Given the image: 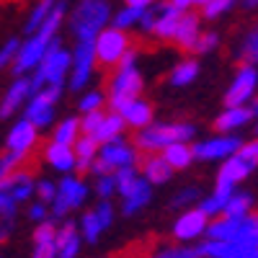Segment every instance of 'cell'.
<instances>
[{"instance_id": "cell-1", "label": "cell", "mask_w": 258, "mask_h": 258, "mask_svg": "<svg viewBox=\"0 0 258 258\" xmlns=\"http://www.w3.org/2000/svg\"><path fill=\"white\" fill-rule=\"evenodd\" d=\"M70 62H73V52L64 49L59 44V39H52V44L47 47L44 57L36 68L29 73V88H31V96L44 88V85H62L70 75Z\"/></svg>"}, {"instance_id": "cell-2", "label": "cell", "mask_w": 258, "mask_h": 258, "mask_svg": "<svg viewBox=\"0 0 258 258\" xmlns=\"http://www.w3.org/2000/svg\"><path fill=\"white\" fill-rule=\"evenodd\" d=\"M197 137V126L191 121H168V124H150L137 129L135 147L142 153H160L170 142H191Z\"/></svg>"}, {"instance_id": "cell-3", "label": "cell", "mask_w": 258, "mask_h": 258, "mask_svg": "<svg viewBox=\"0 0 258 258\" xmlns=\"http://www.w3.org/2000/svg\"><path fill=\"white\" fill-rule=\"evenodd\" d=\"M111 24V6L109 0H80L73 11L70 29L75 41H93L103 26Z\"/></svg>"}, {"instance_id": "cell-4", "label": "cell", "mask_w": 258, "mask_h": 258, "mask_svg": "<svg viewBox=\"0 0 258 258\" xmlns=\"http://www.w3.org/2000/svg\"><path fill=\"white\" fill-rule=\"evenodd\" d=\"M145 91V75L135 62L129 64H116V73L109 83V96L106 103L111 106L114 111H119L124 103H129L132 98H140Z\"/></svg>"}, {"instance_id": "cell-5", "label": "cell", "mask_w": 258, "mask_h": 258, "mask_svg": "<svg viewBox=\"0 0 258 258\" xmlns=\"http://www.w3.org/2000/svg\"><path fill=\"white\" fill-rule=\"evenodd\" d=\"M88 194H91V188L80 176L64 173V178L57 183V194L49 204L52 220H64L73 209H80L85 204V199H88Z\"/></svg>"}, {"instance_id": "cell-6", "label": "cell", "mask_w": 258, "mask_h": 258, "mask_svg": "<svg viewBox=\"0 0 258 258\" xmlns=\"http://www.w3.org/2000/svg\"><path fill=\"white\" fill-rule=\"evenodd\" d=\"M129 49H132V39L126 36L124 29H116V26H103L98 36L93 39L96 64H103V68H116L119 59Z\"/></svg>"}, {"instance_id": "cell-7", "label": "cell", "mask_w": 258, "mask_h": 258, "mask_svg": "<svg viewBox=\"0 0 258 258\" xmlns=\"http://www.w3.org/2000/svg\"><path fill=\"white\" fill-rule=\"evenodd\" d=\"M59 98H62V85H44V88H39L24 106V119H29L36 129L52 126L54 106Z\"/></svg>"}, {"instance_id": "cell-8", "label": "cell", "mask_w": 258, "mask_h": 258, "mask_svg": "<svg viewBox=\"0 0 258 258\" xmlns=\"http://www.w3.org/2000/svg\"><path fill=\"white\" fill-rule=\"evenodd\" d=\"M258 93V64L253 62H240V68L235 70L232 83L225 91V106H248Z\"/></svg>"}, {"instance_id": "cell-9", "label": "cell", "mask_w": 258, "mask_h": 258, "mask_svg": "<svg viewBox=\"0 0 258 258\" xmlns=\"http://www.w3.org/2000/svg\"><path fill=\"white\" fill-rule=\"evenodd\" d=\"M243 145V137L238 135H214L199 142H191L194 150V160H204V163H214V160H225L230 155H235Z\"/></svg>"}, {"instance_id": "cell-10", "label": "cell", "mask_w": 258, "mask_h": 258, "mask_svg": "<svg viewBox=\"0 0 258 258\" xmlns=\"http://www.w3.org/2000/svg\"><path fill=\"white\" fill-rule=\"evenodd\" d=\"M96 70V54H93V41H78L73 49V62H70V75L68 85L70 91H80L91 83Z\"/></svg>"}, {"instance_id": "cell-11", "label": "cell", "mask_w": 258, "mask_h": 258, "mask_svg": "<svg viewBox=\"0 0 258 258\" xmlns=\"http://www.w3.org/2000/svg\"><path fill=\"white\" fill-rule=\"evenodd\" d=\"M52 44V41L47 39H41L39 34H29L26 41H21V47H18V54L11 64V73L18 78V75H29L36 64L41 62V57H44L47 47Z\"/></svg>"}, {"instance_id": "cell-12", "label": "cell", "mask_w": 258, "mask_h": 258, "mask_svg": "<svg viewBox=\"0 0 258 258\" xmlns=\"http://www.w3.org/2000/svg\"><path fill=\"white\" fill-rule=\"evenodd\" d=\"M209 217L199 209V207H188L178 214V220L173 222V238L178 243H194V240H202L204 232H207Z\"/></svg>"}, {"instance_id": "cell-13", "label": "cell", "mask_w": 258, "mask_h": 258, "mask_svg": "<svg viewBox=\"0 0 258 258\" xmlns=\"http://www.w3.org/2000/svg\"><path fill=\"white\" fill-rule=\"evenodd\" d=\"M202 258H255L258 245L243 243V240H209L204 238L199 243Z\"/></svg>"}, {"instance_id": "cell-14", "label": "cell", "mask_w": 258, "mask_h": 258, "mask_svg": "<svg viewBox=\"0 0 258 258\" xmlns=\"http://www.w3.org/2000/svg\"><path fill=\"white\" fill-rule=\"evenodd\" d=\"M36 140H39V129H36L29 119H21V121H16V124L11 126V132H8V137H6V150L24 160L31 150H34Z\"/></svg>"}, {"instance_id": "cell-15", "label": "cell", "mask_w": 258, "mask_h": 258, "mask_svg": "<svg viewBox=\"0 0 258 258\" xmlns=\"http://www.w3.org/2000/svg\"><path fill=\"white\" fill-rule=\"evenodd\" d=\"M119 197H121V214L124 217H132V214L142 212L150 204V199H153V183H147L142 176H137L132 183L119 191Z\"/></svg>"}, {"instance_id": "cell-16", "label": "cell", "mask_w": 258, "mask_h": 258, "mask_svg": "<svg viewBox=\"0 0 258 258\" xmlns=\"http://www.w3.org/2000/svg\"><path fill=\"white\" fill-rule=\"evenodd\" d=\"M137 153H140V150L135 145H129L124 140V135H119V137H114L109 142H103L98 147V158L106 160L114 170L116 168H124V165H137Z\"/></svg>"}, {"instance_id": "cell-17", "label": "cell", "mask_w": 258, "mask_h": 258, "mask_svg": "<svg viewBox=\"0 0 258 258\" xmlns=\"http://www.w3.org/2000/svg\"><path fill=\"white\" fill-rule=\"evenodd\" d=\"M199 34H202V16L194 13V11H183L178 24H176L173 36H170V44H176L183 52H191V47H194V41H197Z\"/></svg>"}, {"instance_id": "cell-18", "label": "cell", "mask_w": 258, "mask_h": 258, "mask_svg": "<svg viewBox=\"0 0 258 258\" xmlns=\"http://www.w3.org/2000/svg\"><path fill=\"white\" fill-rule=\"evenodd\" d=\"M31 98V88H29V75H18L11 88L6 91L3 101H0V119H11L21 106H26V101Z\"/></svg>"}, {"instance_id": "cell-19", "label": "cell", "mask_w": 258, "mask_h": 258, "mask_svg": "<svg viewBox=\"0 0 258 258\" xmlns=\"http://www.w3.org/2000/svg\"><path fill=\"white\" fill-rule=\"evenodd\" d=\"M255 170V163H250V160H245L243 155H230V158H225L222 160V165H220V170H217V183H230V186H238V183H243L250 173Z\"/></svg>"}, {"instance_id": "cell-20", "label": "cell", "mask_w": 258, "mask_h": 258, "mask_svg": "<svg viewBox=\"0 0 258 258\" xmlns=\"http://www.w3.org/2000/svg\"><path fill=\"white\" fill-rule=\"evenodd\" d=\"M121 119L126 126H132V129H142V126H150L155 121V109H153V103L145 101L142 96L140 98H132L129 103H124L121 109H119Z\"/></svg>"}, {"instance_id": "cell-21", "label": "cell", "mask_w": 258, "mask_h": 258, "mask_svg": "<svg viewBox=\"0 0 258 258\" xmlns=\"http://www.w3.org/2000/svg\"><path fill=\"white\" fill-rule=\"evenodd\" d=\"M250 121H253V116H250L248 106H225L217 114V119H214V132L217 135H232Z\"/></svg>"}, {"instance_id": "cell-22", "label": "cell", "mask_w": 258, "mask_h": 258, "mask_svg": "<svg viewBox=\"0 0 258 258\" xmlns=\"http://www.w3.org/2000/svg\"><path fill=\"white\" fill-rule=\"evenodd\" d=\"M80 243H83V238H80L78 222H62L57 227V238H54L57 258H78Z\"/></svg>"}, {"instance_id": "cell-23", "label": "cell", "mask_w": 258, "mask_h": 258, "mask_svg": "<svg viewBox=\"0 0 258 258\" xmlns=\"http://www.w3.org/2000/svg\"><path fill=\"white\" fill-rule=\"evenodd\" d=\"M44 160L59 170V173H73L75 170V150L73 145H62V142H49L44 150Z\"/></svg>"}, {"instance_id": "cell-24", "label": "cell", "mask_w": 258, "mask_h": 258, "mask_svg": "<svg viewBox=\"0 0 258 258\" xmlns=\"http://www.w3.org/2000/svg\"><path fill=\"white\" fill-rule=\"evenodd\" d=\"M147 183L153 186H163L170 181V176H173V170H170V165L163 160L160 153H150L145 160H142V173H140Z\"/></svg>"}, {"instance_id": "cell-25", "label": "cell", "mask_w": 258, "mask_h": 258, "mask_svg": "<svg viewBox=\"0 0 258 258\" xmlns=\"http://www.w3.org/2000/svg\"><path fill=\"white\" fill-rule=\"evenodd\" d=\"M235 188H238V186H230V183H214V191L209 194V197L199 199L197 207L207 214L209 220H212V217H217V214H222V209H225V204H227V199H230V194H232Z\"/></svg>"}, {"instance_id": "cell-26", "label": "cell", "mask_w": 258, "mask_h": 258, "mask_svg": "<svg viewBox=\"0 0 258 258\" xmlns=\"http://www.w3.org/2000/svg\"><path fill=\"white\" fill-rule=\"evenodd\" d=\"M163 160L170 165V170H186L191 163H194V150H191V142H170L160 150Z\"/></svg>"}, {"instance_id": "cell-27", "label": "cell", "mask_w": 258, "mask_h": 258, "mask_svg": "<svg viewBox=\"0 0 258 258\" xmlns=\"http://www.w3.org/2000/svg\"><path fill=\"white\" fill-rule=\"evenodd\" d=\"M98 142L91 137V135H80L75 142H73V150H75V170L78 173H88L91 163L96 160L98 155Z\"/></svg>"}, {"instance_id": "cell-28", "label": "cell", "mask_w": 258, "mask_h": 258, "mask_svg": "<svg viewBox=\"0 0 258 258\" xmlns=\"http://www.w3.org/2000/svg\"><path fill=\"white\" fill-rule=\"evenodd\" d=\"M199 62L194 57H183L181 62L173 64V70L168 73V83L173 85V88H183V85H191L194 80L199 78Z\"/></svg>"}, {"instance_id": "cell-29", "label": "cell", "mask_w": 258, "mask_h": 258, "mask_svg": "<svg viewBox=\"0 0 258 258\" xmlns=\"http://www.w3.org/2000/svg\"><path fill=\"white\" fill-rule=\"evenodd\" d=\"M124 129H126V124H124L121 114L111 109V111H106V114H103V119H101L98 129L93 132V140H96L98 145H103V142H109V140H114V137L124 135Z\"/></svg>"}, {"instance_id": "cell-30", "label": "cell", "mask_w": 258, "mask_h": 258, "mask_svg": "<svg viewBox=\"0 0 258 258\" xmlns=\"http://www.w3.org/2000/svg\"><path fill=\"white\" fill-rule=\"evenodd\" d=\"M255 209V194L253 191H240V188H235L230 194V199L222 209V214H230V217H245L248 212Z\"/></svg>"}, {"instance_id": "cell-31", "label": "cell", "mask_w": 258, "mask_h": 258, "mask_svg": "<svg viewBox=\"0 0 258 258\" xmlns=\"http://www.w3.org/2000/svg\"><path fill=\"white\" fill-rule=\"evenodd\" d=\"M80 137V116H64L52 132V142H62V145H73Z\"/></svg>"}, {"instance_id": "cell-32", "label": "cell", "mask_w": 258, "mask_h": 258, "mask_svg": "<svg viewBox=\"0 0 258 258\" xmlns=\"http://www.w3.org/2000/svg\"><path fill=\"white\" fill-rule=\"evenodd\" d=\"M78 230H80V238H83L85 243H96V240L101 238L103 227H101V222H98V217H96V212H93V209H88V212H83V214H80Z\"/></svg>"}, {"instance_id": "cell-33", "label": "cell", "mask_w": 258, "mask_h": 258, "mask_svg": "<svg viewBox=\"0 0 258 258\" xmlns=\"http://www.w3.org/2000/svg\"><path fill=\"white\" fill-rule=\"evenodd\" d=\"M235 240H243V243H250V245H258V212H248L245 217H240V227H238V235Z\"/></svg>"}, {"instance_id": "cell-34", "label": "cell", "mask_w": 258, "mask_h": 258, "mask_svg": "<svg viewBox=\"0 0 258 258\" xmlns=\"http://www.w3.org/2000/svg\"><path fill=\"white\" fill-rule=\"evenodd\" d=\"M238 57H240V62H253V64H258V24L243 36L240 49H238Z\"/></svg>"}, {"instance_id": "cell-35", "label": "cell", "mask_w": 258, "mask_h": 258, "mask_svg": "<svg viewBox=\"0 0 258 258\" xmlns=\"http://www.w3.org/2000/svg\"><path fill=\"white\" fill-rule=\"evenodd\" d=\"M150 258H202L199 253V245H165V248H158Z\"/></svg>"}, {"instance_id": "cell-36", "label": "cell", "mask_w": 258, "mask_h": 258, "mask_svg": "<svg viewBox=\"0 0 258 258\" xmlns=\"http://www.w3.org/2000/svg\"><path fill=\"white\" fill-rule=\"evenodd\" d=\"M54 3H57V0H39V3L31 8V13L26 18V34H34L41 26V21L49 16V11L54 8Z\"/></svg>"}, {"instance_id": "cell-37", "label": "cell", "mask_w": 258, "mask_h": 258, "mask_svg": "<svg viewBox=\"0 0 258 258\" xmlns=\"http://www.w3.org/2000/svg\"><path fill=\"white\" fill-rule=\"evenodd\" d=\"M235 3H238V0H209V3H204L199 11H202V18H204V21H217V18H222L227 11H232Z\"/></svg>"}, {"instance_id": "cell-38", "label": "cell", "mask_w": 258, "mask_h": 258, "mask_svg": "<svg viewBox=\"0 0 258 258\" xmlns=\"http://www.w3.org/2000/svg\"><path fill=\"white\" fill-rule=\"evenodd\" d=\"M140 16H142V8H135V6H124L119 13H114L111 16V26H116V29H132L137 21H140Z\"/></svg>"}, {"instance_id": "cell-39", "label": "cell", "mask_w": 258, "mask_h": 258, "mask_svg": "<svg viewBox=\"0 0 258 258\" xmlns=\"http://www.w3.org/2000/svg\"><path fill=\"white\" fill-rule=\"evenodd\" d=\"M217 47H220V34L217 31H202L197 36V41H194L191 54H212Z\"/></svg>"}, {"instance_id": "cell-40", "label": "cell", "mask_w": 258, "mask_h": 258, "mask_svg": "<svg viewBox=\"0 0 258 258\" xmlns=\"http://www.w3.org/2000/svg\"><path fill=\"white\" fill-rule=\"evenodd\" d=\"M103 103H106V93L103 91H88V93L80 96L78 109H80V114H88V111L103 109Z\"/></svg>"}, {"instance_id": "cell-41", "label": "cell", "mask_w": 258, "mask_h": 258, "mask_svg": "<svg viewBox=\"0 0 258 258\" xmlns=\"http://www.w3.org/2000/svg\"><path fill=\"white\" fill-rule=\"evenodd\" d=\"M6 191H11V197H13L16 204H24V202H29V199L34 197V181H31V178H29V181H16V183H11Z\"/></svg>"}, {"instance_id": "cell-42", "label": "cell", "mask_w": 258, "mask_h": 258, "mask_svg": "<svg viewBox=\"0 0 258 258\" xmlns=\"http://www.w3.org/2000/svg\"><path fill=\"white\" fill-rule=\"evenodd\" d=\"M93 191L98 199H111L116 194V181H114V173H106V176H98L96 183H93Z\"/></svg>"}, {"instance_id": "cell-43", "label": "cell", "mask_w": 258, "mask_h": 258, "mask_svg": "<svg viewBox=\"0 0 258 258\" xmlns=\"http://www.w3.org/2000/svg\"><path fill=\"white\" fill-rule=\"evenodd\" d=\"M103 114H106L103 109H96V111H88V114H80V135H91V137H93V132L98 129Z\"/></svg>"}, {"instance_id": "cell-44", "label": "cell", "mask_w": 258, "mask_h": 258, "mask_svg": "<svg viewBox=\"0 0 258 258\" xmlns=\"http://www.w3.org/2000/svg\"><path fill=\"white\" fill-rule=\"evenodd\" d=\"M202 197H199V191L197 188H194V186H186V188H181L178 194H176V197H173V202H170V204H173L176 209H188L191 204H197Z\"/></svg>"}, {"instance_id": "cell-45", "label": "cell", "mask_w": 258, "mask_h": 258, "mask_svg": "<svg viewBox=\"0 0 258 258\" xmlns=\"http://www.w3.org/2000/svg\"><path fill=\"white\" fill-rule=\"evenodd\" d=\"M93 212H96V217H98L101 227L109 230L111 222H114V204H111V199H98V204H96Z\"/></svg>"}, {"instance_id": "cell-46", "label": "cell", "mask_w": 258, "mask_h": 258, "mask_svg": "<svg viewBox=\"0 0 258 258\" xmlns=\"http://www.w3.org/2000/svg\"><path fill=\"white\" fill-rule=\"evenodd\" d=\"M16 212H18V204L13 202V197H11V191H6V188H0V220H6V222H11V220L16 217Z\"/></svg>"}, {"instance_id": "cell-47", "label": "cell", "mask_w": 258, "mask_h": 258, "mask_svg": "<svg viewBox=\"0 0 258 258\" xmlns=\"http://www.w3.org/2000/svg\"><path fill=\"white\" fill-rule=\"evenodd\" d=\"M18 47H21V41L13 36V39H8L3 47H0V68H11L13 64V59H16V54H18Z\"/></svg>"}, {"instance_id": "cell-48", "label": "cell", "mask_w": 258, "mask_h": 258, "mask_svg": "<svg viewBox=\"0 0 258 258\" xmlns=\"http://www.w3.org/2000/svg\"><path fill=\"white\" fill-rule=\"evenodd\" d=\"M34 194L39 197V202H44V204H52V199H54V194H57V183L54 181H39V183H34Z\"/></svg>"}, {"instance_id": "cell-49", "label": "cell", "mask_w": 258, "mask_h": 258, "mask_svg": "<svg viewBox=\"0 0 258 258\" xmlns=\"http://www.w3.org/2000/svg\"><path fill=\"white\" fill-rule=\"evenodd\" d=\"M238 155H243L245 160H250V163H255L258 165V135L253 137V140H243V145H240V150H238Z\"/></svg>"}, {"instance_id": "cell-50", "label": "cell", "mask_w": 258, "mask_h": 258, "mask_svg": "<svg viewBox=\"0 0 258 258\" xmlns=\"http://www.w3.org/2000/svg\"><path fill=\"white\" fill-rule=\"evenodd\" d=\"M18 163H21V158H18V155H13V153H8V150H6V155L0 158V181H3V178L11 173L13 168H18Z\"/></svg>"}, {"instance_id": "cell-51", "label": "cell", "mask_w": 258, "mask_h": 258, "mask_svg": "<svg viewBox=\"0 0 258 258\" xmlns=\"http://www.w3.org/2000/svg\"><path fill=\"white\" fill-rule=\"evenodd\" d=\"M31 258H57V248H54V243H34Z\"/></svg>"}, {"instance_id": "cell-52", "label": "cell", "mask_w": 258, "mask_h": 258, "mask_svg": "<svg viewBox=\"0 0 258 258\" xmlns=\"http://www.w3.org/2000/svg\"><path fill=\"white\" fill-rule=\"evenodd\" d=\"M47 217H49V204L36 202V204L29 207V220L31 222H41V220H47Z\"/></svg>"}, {"instance_id": "cell-53", "label": "cell", "mask_w": 258, "mask_h": 258, "mask_svg": "<svg viewBox=\"0 0 258 258\" xmlns=\"http://www.w3.org/2000/svg\"><path fill=\"white\" fill-rule=\"evenodd\" d=\"M153 3H155V0H124V6H135V8H147Z\"/></svg>"}, {"instance_id": "cell-54", "label": "cell", "mask_w": 258, "mask_h": 258, "mask_svg": "<svg viewBox=\"0 0 258 258\" xmlns=\"http://www.w3.org/2000/svg\"><path fill=\"white\" fill-rule=\"evenodd\" d=\"M8 235H11V222L3 220V225H0V243H6V240H8Z\"/></svg>"}, {"instance_id": "cell-55", "label": "cell", "mask_w": 258, "mask_h": 258, "mask_svg": "<svg viewBox=\"0 0 258 258\" xmlns=\"http://www.w3.org/2000/svg\"><path fill=\"white\" fill-rule=\"evenodd\" d=\"M248 109H250V116H253V121H258V96L248 103Z\"/></svg>"}, {"instance_id": "cell-56", "label": "cell", "mask_w": 258, "mask_h": 258, "mask_svg": "<svg viewBox=\"0 0 258 258\" xmlns=\"http://www.w3.org/2000/svg\"><path fill=\"white\" fill-rule=\"evenodd\" d=\"M243 3V8L245 11H253V8H258V0H240Z\"/></svg>"}, {"instance_id": "cell-57", "label": "cell", "mask_w": 258, "mask_h": 258, "mask_svg": "<svg viewBox=\"0 0 258 258\" xmlns=\"http://www.w3.org/2000/svg\"><path fill=\"white\" fill-rule=\"evenodd\" d=\"M191 3H194V8H202L204 3H209V0H191Z\"/></svg>"}, {"instance_id": "cell-58", "label": "cell", "mask_w": 258, "mask_h": 258, "mask_svg": "<svg viewBox=\"0 0 258 258\" xmlns=\"http://www.w3.org/2000/svg\"><path fill=\"white\" fill-rule=\"evenodd\" d=\"M255 132H258V126H255Z\"/></svg>"}, {"instance_id": "cell-59", "label": "cell", "mask_w": 258, "mask_h": 258, "mask_svg": "<svg viewBox=\"0 0 258 258\" xmlns=\"http://www.w3.org/2000/svg\"><path fill=\"white\" fill-rule=\"evenodd\" d=\"M238 3H240V0H238Z\"/></svg>"}, {"instance_id": "cell-60", "label": "cell", "mask_w": 258, "mask_h": 258, "mask_svg": "<svg viewBox=\"0 0 258 258\" xmlns=\"http://www.w3.org/2000/svg\"><path fill=\"white\" fill-rule=\"evenodd\" d=\"M255 258H258V255H255Z\"/></svg>"}]
</instances>
